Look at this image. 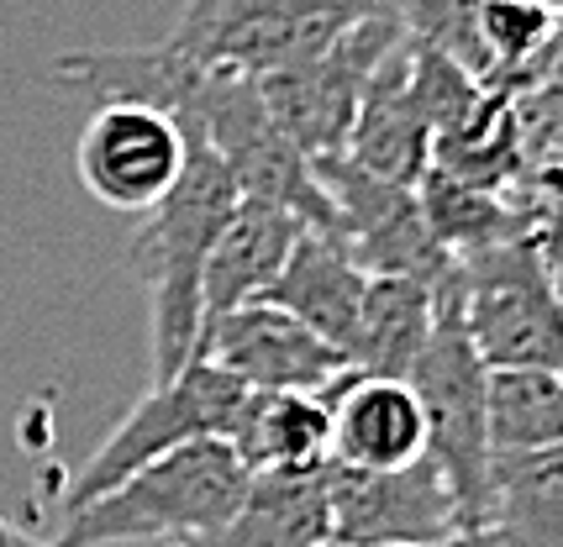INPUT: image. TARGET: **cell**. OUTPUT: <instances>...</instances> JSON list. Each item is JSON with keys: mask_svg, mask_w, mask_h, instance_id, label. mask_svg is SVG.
Instances as JSON below:
<instances>
[{"mask_svg": "<svg viewBox=\"0 0 563 547\" xmlns=\"http://www.w3.org/2000/svg\"><path fill=\"white\" fill-rule=\"evenodd\" d=\"M179 126V122H174ZM185 132V169L174 179V190L143 216L137 237H132V269L147 284V353H153V384H164L185 364H196L200 348V269L206 253L227 226L232 205H238V185L227 175L211 143L196 126Z\"/></svg>", "mask_w": 563, "mask_h": 547, "instance_id": "cell-1", "label": "cell"}, {"mask_svg": "<svg viewBox=\"0 0 563 547\" xmlns=\"http://www.w3.org/2000/svg\"><path fill=\"white\" fill-rule=\"evenodd\" d=\"M247 490L243 458L221 437H200L137 469L117 490L96 495L64 516L53 547H117V543H169L190 547L217 532Z\"/></svg>", "mask_w": 563, "mask_h": 547, "instance_id": "cell-2", "label": "cell"}, {"mask_svg": "<svg viewBox=\"0 0 563 547\" xmlns=\"http://www.w3.org/2000/svg\"><path fill=\"white\" fill-rule=\"evenodd\" d=\"M406 384L417 390L421 416H427V458L442 469L474 543L490 522V437H485L490 369L474 358L464 316H459V264L438 284V322Z\"/></svg>", "mask_w": 563, "mask_h": 547, "instance_id": "cell-3", "label": "cell"}, {"mask_svg": "<svg viewBox=\"0 0 563 547\" xmlns=\"http://www.w3.org/2000/svg\"><path fill=\"white\" fill-rule=\"evenodd\" d=\"M379 0H185L164 48L206 75L264 79L332 48Z\"/></svg>", "mask_w": 563, "mask_h": 547, "instance_id": "cell-4", "label": "cell"}, {"mask_svg": "<svg viewBox=\"0 0 563 547\" xmlns=\"http://www.w3.org/2000/svg\"><path fill=\"white\" fill-rule=\"evenodd\" d=\"M459 316L468 348L490 373L563 364V305L542 258V232L459 258Z\"/></svg>", "mask_w": 563, "mask_h": 547, "instance_id": "cell-5", "label": "cell"}, {"mask_svg": "<svg viewBox=\"0 0 563 547\" xmlns=\"http://www.w3.org/2000/svg\"><path fill=\"white\" fill-rule=\"evenodd\" d=\"M406 32L374 11L358 26H347L332 48H321L317 58L306 64H290L279 75L253 79L258 96L269 105L279 137L290 143L311 169L321 164H338L347 153V132H353V116H358V100H364L374 69L385 64V53L400 43Z\"/></svg>", "mask_w": 563, "mask_h": 547, "instance_id": "cell-6", "label": "cell"}, {"mask_svg": "<svg viewBox=\"0 0 563 547\" xmlns=\"http://www.w3.org/2000/svg\"><path fill=\"white\" fill-rule=\"evenodd\" d=\"M243 395H247L243 384H232L227 373L200 364V358L185 364L164 384H147V395L117 422V432L85 458V469H79L69 490V511L90 505L106 490H117L122 479H132L137 469L158 464L164 453L185 448V443H200V437H221L227 443Z\"/></svg>", "mask_w": 563, "mask_h": 547, "instance_id": "cell-7", "label": "cell"}, {"mask_svg": "<svg viewBox=\"0 0 563 547\" xmlns=\"http://www.w3.org/2000/svg\"><path fill=\"white\" fill-rule=\"evenodd\" d=\"M327 532L332 547H453L468 543L459 500L432 458L406 469H338L327 464Z\"/></svg>", "mask_w": 563, "mask_h": 547, "instance_id": "cell-8", "label": "cell"}, {"mask_svg": "<svg viewBox=\"0 0 563 547\" xmlns=\"http://www.w3.org/2000/svg\"><path fill=\"white\" fill-rule=\"evenodd\" d=\"M74 169L85 196L106 211H153L185 169V132L174 116L132 100H100V111L79 132Z\"/></svg>", "mask_w": 563, "mask_h": 547, "instance_id": "cell-9", "label": "cell"}, {"mask_svg": "<svg viewBox=\"0 0 563 547\" xmlns=\"http://www.w3.org/2000/svg\"><path fill=\"white\" fill-rule=\"evenodd\" d=\"M196 358L258 395H327L347 373L343 353L327 348L321 337H311L300 322L264 300L211 316L200 326Z\"/></svg>", "mask_w": 563, "mask_h": 547, "instance_id": "cell-10", "label": "cell"}, {"mask_svg": "<svg viewBox=\"0 0 563 547\" xmlns=\"http://www.w3.org/2000/svg\"><path fill=\"white\" fill-rule=\"evenodd\" d=\"M317 179L332 200L338 237L364 274H400V279H421V284H438L453 274V258L432 243V232L421 222L417 190L364 175L347 158L321 164Z\"/></svg>", "mask_w": 563, "mask_h": 547, "instance_id": "cell-11", "label": "cell"}, {"mask_svg": "<svg viewBox=\"0 0 563 547\" xmlns=\"http://www.w3.org/2000/svg\"><path fill=\"white\" fill-rule=\"evenodd\" d=\"M327 464L338 469H406L427 458V416L406 379H374L347 369L327 390Z\"/></svg>", "mask_w": 563, "mask_h": 547, "instance_id": "cell-12", "label": "cell"}, {"mask_svg": "<svg viewBox=\"0 0 563 547\" xmlns=\"http://www.w3.org/2000/svg\"><path fill=\"white\" fill-rule=\"evenodd\" d=\"M343 158L353 169L406 185V190H417L421 175L432 169V126H427V111H421L417 85H411V37H400L385 53V64L374 69Z\"/></svg>", "mask_w": 563, "mask_h": 547, "instance_id": "cell-13", "label": "cell"}, {"mask_svg": "<svg viewBox=\"0 0 563 547\" xmlns=\"http://www.w3.org/2000/svg\"><path fill=\"white\" fill-rule=\"evenodd\" d=\"M300 232H306V222L290 216L285 205L253 196L238 200L211 253H206V269H200V326L269 295L290 248L300 243Z\"/></svg>", "mask_w": 563, "mask_h": 547, "instance_id": "cell-14", "label": "cell"}, {"mask_svg": "<svg viewBox=\"0 0 563 547\" xmlns=\"http://www.w3.org/2000/svg\"><path fill=\"white\" fill-rule=\"evenodd\" d=\"M364 290H368V274L353 264V253L343 248V237L306 226L300 243L290 248V258H285L279 279L269 284L264 305L285 311L290 322H300L311 337H321L327 348H338L347 358Z\"/></svg>", "mask_w": 563, "mask_h": 547, "instance_id": "cell-15", "label": "cell"}, {"mask_svg": "<svg viewBox=\"0 0 563 547\" xmlns=\"http://www.w3.org/2000/svg\"><path fill=\"white\" fill-rule=\"evenodd\" d=\"M190 547H332V532H327V464L321 469L247 473L238 511Z\"/></svg>", "mask_w": 563, "mask_h": 547, "instance_id": "cell-16", "label": "cell"}, {"mask_svg": "<svg viewBox=\"0 0 563 547\" xmlns=\"http://www.w3.org/2000/svg\"><path fill=\"white\" fill-rule=\"evenodd\" d=\"M438 284L400 279V274H368L358 326L347 343V369L374 373V379H411L432 337V322H438Z\"/></svg>", "mask_w": 563, "mask_h": 547, "instance_id": "cell-17", "label": "cell"}, {"mask_svg": "<svg viewBox=\"0 0 563 547\" xmlns=\"http://www.w3.org/2000/svg\"><path fill=\"white\" fill-rule=\"evenodd\" d=\"M327 400L321 395H258L247 390L238 422L227 432V448L243 458L247 473L269 469H321L327 464Z\"/></svg>", "mask_w": 563, "mask_h": 547, "instance_id": "cell-18", "label": "cell"}, {"mask_svg": "<svg viewBox=\"0 0 563 547\" xmlns=\"http://www.w3.org/2000/svg\"><path fill=\"white\" fill-rule=\"evenodd\" d=\"M474 547H563V443L490 464V522Z\"/></svg>", "mask_w": 563, "mask_h": 547, "instance_id": "cell-19", "label": "cell"}, {"mask_svg": "<svg viewBox=\"0 0 563 547\" xmlns=\"http://www.w3.org/2000/svg\"><path fill=\"white\" fill-rule=\"evenodd\" d=\"M417 205H421L427 232H432V243H438L453 264H459V258H474V253H485V248H500V243H511L521 232H542V226L532 222L527 211H516L506 196L459 185V179L438 175V169L421 175Z\"/></svg>", "mask_w": 563, "mask_h": 547, "instance_id": "cell-20", "label": "cell"}, {"mask_svg": "<svg viewBox=\"0 0 563 547\" xmlns=\"http://www.w3.org/2000/svg\"><path fill=\"white\" fill-rule=\"evenodd\" d=\"M485 437L490 464L532 458L563 443V379L548 369L490 373L485 384Z\"/></svg>", "mask_w": 563, "mask_h": 547, "instance_id": "cell-21", "label": "cell"}, {"mask_svg": "<svg viewBox=\"0 0 563 547\" xmlns=\"http://www.w3.org/2000/svg\"><path fill=\"white\" fill-rule=\"evenodd\" d=\"M379 11L390 16L411 43L453 58L468 79H490V48L479 32V0H379Z\"/></svg>", "mask_w": 563, "mask_h": 547, "instance_id": "cell-22", "label": "cell"}, {"mask_svg": "<svg viewBox=\"0 0 563 547\" xmlns=\"http://www.w3.org/2000/svg\"><path fill=\"white\" fill-rule=\"evenodd\" d=\"M0 547H53V543H43V537H26L22 526L5 522V532H0Z\"/></svg>", "mask_w": 563, "mask_h": 547, "instance_id": "cell-23", "label": "cell"}, {"mask_svg": "<svg viewBox=\"0 0 563 547\" xmlns=\"http://www.w3.org/2000/svg\"><path fill=\"white\" fill-rule=\"evenodd\" d=\"M542 5H548V11H553V22L563 26V0H542Z\"/></svg>", "mask_w": 563, "mask_h": 547, "instance_id": "cell-24", "label": "cell"}, {"mask_svg": "<svg viewBox=\"0 0 563 547\" xmlns=\"http://www.w3.org/2000/svg\"><path fill=\"white\" fill-rule=\"evenodd\" d=\"M459 547H474V543H459Z\"/></svg>", "mask_w": 563, "mask_h": 547, "instance_id": "cell-25", "label": "cell"}, {"mask_svg": "<svg viewBox=\"0 0 563 547\" xmlns=\"http://www.w3.org/2000/svg\"><path fill=\"white\" fill-rule=\"evenodd\" d=\"M0 532H5V522H0Z\"/></svg>", "mask_w": 563, "mask_h": 547, "instance_id": "cell-26", "label": "cell"}, {"mask_svg": "<svg viewBox=\"0 0 563 547\" xmlns=\"http://www.w3.org/2000/svg\"><path fill=\"white\" fill-rule=\"evenodd\" d=\"M453 547H459V543H453Z\"/></svg>", "mask_w": 563, "mask_h": 547, "instance_id": "cell-27", "label": "cell"}]
</instances>
